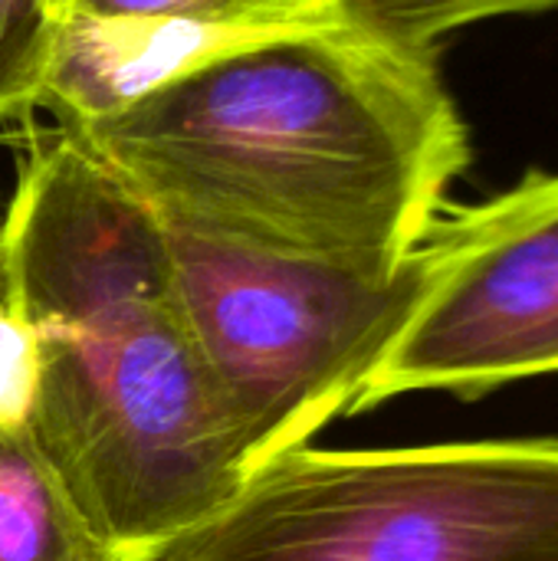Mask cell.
<instances>
[{
	"label": "cell",
	"instance_id": "obj_12",
	"mask_svg": "<svg viewBox=\"0 0 558 561\" xmlns=\"http://www.w3.org/2000/svg\"><path fill=\"white\" fill-rule=\"evenodd\" d=\"M0 302H3V276H0Z\"/></svg>",
	"mask_w": 558,
	"mask_h": 561
},
{
	"label": "cell",
	"instance_id": "obj_9",
	"mask_svg": "<svg viewBox=\"0 0 558 561\" xmlns=\"http://www.w3.org/2000/svg\"><path fill=\"white\" fill-rule=\"evenodd\" d=\"M69 0H0V122L39 105Z\"/></svg>",
	"mask_w": 558,
	"mask_h": 561
},
{
	"label": "cell",
	"instance_id": "obj_8",
	"mask_svg": "<svg viewBox=\"0 0 558 561\" xmlns=\"http://www.w3.org/2000/svg\"><path fill=\"white\" fill-rule=\"evenodd\" d=\"M95 20H174L250 33H286L342 16L339 0H69Z\"/></svg>",
	"mask_w": 558,
	"mask_h": 561
},
{
	"label": "cell",
	"instance_id": "obj_3",
	"mask_svg": "<svg viewBox=\"0 0 558 561\" xmlns=\"http://www.w3.org/2000/svg\"><path fill=\"white\" fill-rule=\"evenodd\" d=\"M155 561H558V437L306 444Z\"/></svg>",
	"mask_w": 558,
	"mask_h": 561
},
{
	"label": "cell",
	"instance_id": "obj_11",
	"mask_svg": "<svg viewBox=\"0 0 558 561\" xmlns=\"http://www.w3.org/2000/svg\"><path fill=\"white\" fill-rule=\"evenodd\" d=\"M39 385L33 329L0 302V427H26Z\"/></svg>",
	"mask_w": 558,
	"mask_h": 561
},
{
	"label": "cell",
	"instance_id": "obj_1",
	"mask_svg": "<svg viewBox=\"0 0 558 561\" xmlns=\"http://www.w3.org/2000/svg\"><path fill=\"white\" fill-rule=\"evenodd\" d=\"M62 131L168 224L372 266L418 250L470 164L437 49L349 16L234 46Z\"/></svg>",
	"mask_w": 558,
	"mask_h": 561
},
{
	"label": "cell",
	"instance_id": "obj_6",
	"mask_svg": "<svg viewBox=\"0 0 558 561\" xmlns=\"http://www.w3.org/2000/svg\"><path fill=\"white\" fill-rule=\"evenodd\" d=\"M273 33L174 20H95L69 13L39 95L59 128L109 115L184 69Z\"/></svg>",
	"mask_w": 558,
	"mask_h": 561
},
{
	"label": "cell",
	"instance_id": "obj_10",
	"mask_svg": "<svg viewBox=\"0 0 558 561\" xmlns=\"http://www.w3.org/2000/svg\"><path fill=\"white\" fill-rule=\"evenodd\" d=\"M553 7L558 0H339L342 16L421 49H437L444 36L493 16Z\"/></svg>",
	"mask_w": 558,
	"mask_h": 561
},
{
	"label": "cell",
	"instance_id": "obj_5",
	"mask_svg": "<svg viewBox=\"0 0 558 561\" xmlns=\"http://www.w3.org/2000/svg\"><path fill=\"white\" fill-rule=\"evenodd\" d=\"M431 286L355 414L408 394L477 401L558 378V171L441 210L421 240Z\"/></svg>",
	"mask_w": 558,
	"mask_h": 561
},
{
	"label": "cell",
	"instance_id": "obj_7",
	"mask_svg": "<svg viewBox=\"0 0 558 561\" xmlns=\"http://www.w3.org/2000/svg\"><path fill=\"white\" fill-rule=\"evenodd\" d=\"M0 561H118L30 427H0Z\"/></svg>",
	"mask_w": 558,
	"mask_h": 561
},
{
	"label": "cell",
	"instance_id": "obj_2",
	"mask_svg": "<svg viewBox=\"0 0 558 561\" xmlns=\"http://www.w3.org/2000/svg\"><path fill=\"white\" fill-rule=\"evenodd\" d=\"M0 276L39 355L26 427L109 552L155 561L250 477L181 316L164 220L56 128L0 220Z\"/></svg>",
	"mask_w": 558,
	"mask_h": 561
},
{
	"label": "cell",
	"instance_id": "obj_4",
	"mask_svg": "<svg viewBox=\"0 0 558 561\" xmlns=\"http://www.w3.org/2000/svg\"><path fill=\"white\" fill-rule=\"evenodd\" d=\"M164 227L181 316L240 427L250 477L355 414L434 273L424 243L372 266Z\"/></svg>",
	"mask_w": 558,
	"mask_h": 561
}]
</instances>
